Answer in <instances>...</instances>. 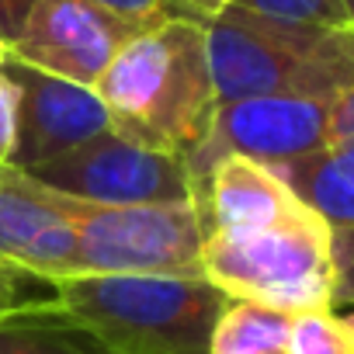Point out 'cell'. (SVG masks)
Listing matches in <instances>:
<instances>
[{"label": "cell", "instance_id": "1", "mask_svg": "<svg viewBox=\"0 0 354 354\" xmlns=\"http://www.w3.org/2000/svg\"><path fill=\"white\" fill-rule=\"evenodd\" d=\"M97 94L111 132L188 160L205 142L219 104L205 25L177 15L149 21L111 59Z\"/></svg>", "mask_w": 354, "mask_h": 354}, {"label": "cell", "instance_id": "2", "mask_svg": "<svg viewBox=\"0 0 354 354\" xmlns=\"http://www.w3.org/2000/svg\"><path fill=\"white\" fill-rule=\"evenodd\" d=\"M226 302L202 274H77L56 281L35 316L73 330L97 354H209Z\"/></svg>", "mask_w": 354, "mask_h": 354}, {"label": "cell", "instance_id": "3", "mask_svg": "<svg viewBox=\"0 0 354 354\" xmlns=\"http://www.w3.org/2000/svg\"><path fill=\"white\" fill-rule=\"evenodd\" d=\"M216 101L292 94L333 101L354 87V28H313L230 4L202 21Z\"/></svg>", "mask_w": 354, "mask_h": 354}, {"label": "cell", "instance_id": "4", "mask_svg": "<svg viewBox=\"0 0 354 354\" xmlns=\"http://www.w3.org/2000/svg\"><path fill=\"white\" fill-rule=\"evenodd\" d=\"M202 274L230 299H250L292 316L333 309V226L306 202L243 233H209Z\"/></svg>", "mask_w": 354, "mask_h": 354}, {"label": "cell", "instance_id": "5", "mask_svg": "<svg viewBox=\"0 0 354 354\" xmlns=\"http://www.w3.org/2000/svg\"><path fill=\"white\" fill-rule=\"evenodd\" d=\"M46 195L73 226L80 274H202L209 226L198 202L97 205L56 188Z\"/></svg>", "mask_w": 354, "mask_h": 354}, {"label": "cell", "instance_id": "6", "mask_svg": "<svg viewBox=\"0 0 354 354\" xmlns=\"http://www.w3.org/2000/svg\"><path fill=\"white\" fill-rule=\"evenodd\" d=\"M39 185L66 192L97 205H185L198 202L195 177L185 156L146 149L104 132L35 170H25Z\"/></svg>", "mask_w": 354, "mask_h": 354}, {"label": "cell", "instance_id": "7", "mask_svg": "<svg viewBox=\"0 0 354 354\" xmlns=\"http://www.w3.org/2000/svg\"><path fill=\"white\" fill-rule=\"evenodd\" d=\"M330 101L292 97V94H261L216 104L205 142L188 156L195 192L202 177L219 156H247L268 167L292 163L326 146Z\"/></svg>", "mask_w": 354, "mask_h": 354}, {"label": "cell", "instance_id": "8", "mask_svg": "<svg viewBox=\"0 0 354 354\" xmlns=\"http://www.w3.org/2000/svg\"><path fill=\"white\" fill-rule=\"evenodd\" d=\"M156 18H125L94 0H39L11 56L73 84L97 87L111 59Z\"/></svg>", "mask_w": 354, "mask_h": 354}, {"label": "cell", "instance_id": "9", "mask_svg": "<svg viewBox=\"0 0 354 354\" xmlns=\"http://www.w3.org/2000/svg\"><path fill=\"white\" fill-rule=\"evenodd\" d=\"M18 94V142L11 167L35 170L104 132H111V115L97 87L73 84L66 77L28 66L8 53L0 63Z\"/></svg>", "mask_w": 354, "mask_h": 354}, {"label": "cell", "instance_id": "10", "mask_svg": "<svg viewBox=\"0 0 354 354\" xmlns=\"http://www.w3.org/2000/svg\"><path fill=\"white\" fill-rule=\"evenodd\" d=\"M0 261L53 285L80 274L73 226L35 177L11 163H0Z\"/></svg>", "mask_w": 354, "mask_h": 354}, {"label": "cell", "instance_id": "11", "mask_svg": "<svg viewBox=\"0 0 354 354\" xmlns=\"http://www.w3.org/2000/svg\"><path fill=\"white\" fill-rule=\"evenodd\" d=\"M299 205L302 198L274 167L247 156H219L198 188V209L205 216L209 233L261 230L295 212Z\"/></svg>", "mask_w": 354, "mask_h": 354}, {"label": "cell", "instance_id": "12", "mask_svg": "<svg viewBox=\"0 0 354 354\" xmlns=\"http://www.w3.org/2000/svg\"><path fill=\"white\" fill-rule=\"evenodd\" d=\"M274 170L333 230L354 226V146H323Z\"/></svg>", "mask_w": 354, "mask_h": 354}, {"label": "cell", "instance_id": "13", "mask_svg": "<svg viewBox=\"0 0 354 354\" xmlns=\"http://www.w3.org/2000/svg\"><path fill=\"white\" fill-rule=\"evenodd\" d=\"M292 326V313L250 299H230L212 326L209 354H288Z\"/></svg>", "mask_w": 354, "mask_h": 354}, {"label": "cell", "instance_id": "14", "mask_svg": "<svg viewBox=\"0 0 354 354\" xmlns=\"http://www.w3.org/2000/svg\"><path fill=\"white\" fill-rule=\"evenodd\" d=\"M0 354H97V351L73 330L25 313L0 319Z\"/></svg>", "mask_w": 354, "mask_h": 354}, {"label": "cell", "instance_id": "15", "mask_svg": "<svg viewBox=\"0 0 354 354\" xmlns=\"http://www.w3.org/2000/svg\"><path fill=\"white\" fill-rule=\"evenodd\" d=\"M288 354H354V313L340 316L326 309L295 316Z\"/></svg>", "mask_w": 354, "mask_h": 354}, {"label": "cell", "instance_id": "16", "mask_svg": "<svg viewBox=\"0 0 354 354\" xmlns=\"http://www.w3.org/2000/svg\"><path fill=\"white\" fill-rule=\"evenodd\" d=\"M233 4L278 18V21H292V25H313V28H351L344 0H233Z\"/></svg>", "mask_w": 354, "mask_h": 354}, {"label": "cell", "instance_id": "17", "mask_svg": "<svg viewBox=\"0 0 354 354\" xmlns=\"http://www.w3.org/2000/svg\"><path fill=\"white\" fill-rule=\"evenodd\" d=\"M53 292H56L53 281H42L8 261H0V319L42 313L53 302Z\"/></svg>", "mask_w": 354, "mask_h": 354}, {"label": "cell", "instance_id": "18", "mask_svg": "<svg viewBox=\"0 0 354 354\" xmlns=\"http://www.w3.org/2000/svg\"><path fill=\"white\" fill-rule=\"evenodd\" d=\"M333 257H337L333 306H354V226L333 230Z\"/></svg>", "mask_w": 354, "mask_h": 354}, {"label": "cell", "instance_id": "19", "mask_svg": "<svg viewBox=\"0 0 354 354\" xmlns=\"http://www.w3.org/2000/svg\"><path fill=\"white\" fill-rule=\"evenodd\" d=\"M18 142V94L8 73L0 70V163H11Z\"/></svg>", "mask_w": 354, "mask_h": 354}, {"label": "cell", "instance_id": "20", "mask_svg": "<svg viewBox=\"0 0 354 354\" xmlns=\"http://www.w3.org/2000/svg\"><path fill=\"white\" fill-rule=\"evenodd\" d=\"M326 146H354V87H347L330 101Z\"/></svg>", "mask_w": 354, "mask_h": 354}, {"label": "cell", "instance_id": "21", "mask_svg": "<svg viewBox=\"0 0 354 354\" xmlns=\"http://www.w3.org/2000/svg\"><path fill=\"white\" fill-rule=\"evenodd\" d=\"M39 0H0V42L11 49V42L21 35L28 15L35 11Z\"/></svg>", "mask_w": 354, "mask_h": 354}, {"label": "cell", "instance_id": "22", "mask_svg": "<svg viewBox=\"0 0 354 354\" xmlns=\"http://www.w3.org/2000/svg\"><path fill=\"white\" fill-rule=\"evenodd\" d=\"M125 18H174V0H94Z\"/></svg>", "mask_w": 354, "mask_h": 354}, {"label": "cell", "instance_id": "23", "mask_svg": "<svg viewBox=\"0 0 354 354\" xmlns=\"http://www.w3.org/2000/svg\"><path fill=\"white\" fill-rule=\"evenodd\" d=\"M233 0H174V15L177 18H195V21H205L212 18L216 11L230 8Z\"/></svg>", "mask_w": 354, "mask_h": 354}, {"label": "cell", "instance_id": "24", "mask_svg": "<svg viewBox=\"0 0 354 354\" xmlns=\"http://www.w3.org/2000/svg\"><path fill=\"white\" fill-rule=\"evenodd\" d=\"M344 11H347V21H351V28H354V0H344Z\"/></svg>", "mask_w": 354, "mask_h": 354}, {"label": "cell", "instance_id": "25", "mask_svg": "<svg viewBox=\"0 0 354 354\" xmlns=\"http://www.w3.org/2000/svg\"><path fill=\"white\" fill-rule=\"evenodd\" d=\"M4 59H8V46H4V42H0V63H4Z\"/></svg>", "mask_w": 354, "mask_h": 354}]
</instances>
